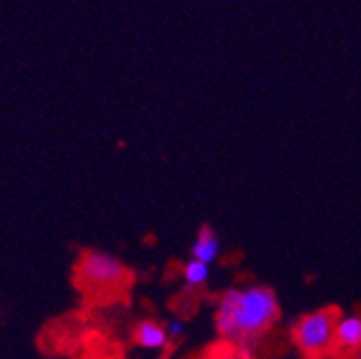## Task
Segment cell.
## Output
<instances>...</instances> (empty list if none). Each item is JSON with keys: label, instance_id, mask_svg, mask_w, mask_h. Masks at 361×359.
Wrapping results in <instances>:
<instances>
[{"label": "cell", "instance_id": "cell-3", "mask_svg": "<svg viewBox=\"0 0 361 359\" xmlns=\"http://www.w3.org/2000/svg\"><path fill=\"white\" fill-rule=\"evenodd\" d=\"M131 280V269L110 252L86 250L75 262V282L86 293H121Z\"/></svg>", "mask_w": 361, "mask_h": 359}, {"label": "cell", "instance_id": "cell-2", "mask_svg": "<svg viewBox=\"0 0 361 359\" xmlns=\"http://www.w3.org/2000/svg\"><path fill=\"white\" fill-rule=\"evenodd\" d=\"M342 308L336 303L303 312L290 323L288 336L301 359H327L336 325L342 317Z\"/></svg>", "mask_w": 361, "mask_h": 359}, {"label": "cell", "instance_id": "cell-5", "mask_svg": "<svg viewBox=\"0 0 361 359\" xmlns=\"http://www.w3.org/2000/svg\"><path fill=\"white\" fill-rule=\"evenodd\" d=\"M131 340L135 346L145 351H164L172 344L166 323L157 319H142L135 323L131 329Z\"/></svg>", "mask_w": 361, "mask_h": 359}, {"label": "cell", "instance_id": "cell-4", "mask_svg": "<svg viewBox=\"0 0 361 359\" xmlns=\"http://www.w3.org/2000/svg\"><path fill=\"white\" fill-rule=\"evenodd\" d=\"M357 353H361V312L342 314L327 359H353Z\"/></svg>", "mask_w": 361, "mask_h": 359}, {"label": "cell", "instance_id": "cell-7", "mask_svg": "<svg viewBox=\"0 0 361 359\" xmlns=\"http://www.w3.org/2000/svg\"><path fill=\"white\" fill-rule=\"evenodd\" d=\"M209 276H211V264H207V262H202L198 258L188 260L183 264V269H180V278H183V284L190 291L202 288L209 282Z\"/></svg>", "mask_w": 361, "mask_h": 359}, {"label": "cell", "instance_id": "cell-9", "mask_svg": "<svg viewBox=\"0 0 361 359\" xmlns=\"http://www.w3.org/2000/svg\"><path fill=\"white\" fill-rule=\"evenodd\" d=\"M166 327H168V336H170V342H172V344H176L178 340H183V336H185V325H183V321L174 319V321L166 323Z\"/></svg>", "mask_w": 361, "mask_h": 359}, {"label": "cell", "instance_id": "cell-10", "mask_svg": "<svg viewBox=\"0 0 361 359\" xmlns=\"http://www.w3.org/2000/svg\"><path fill=\"white\" fill-rule=\"evenodd\" d=\"M353 359H361V353H357V355H355Z\"/></svg>", "mask_w": 361, "mask_h": 359}, {"label": "cell", "instance_id": "cell-1", "mask_svg": "<svg viewBox=\"0 0 361 359\" xmlns=\"http://www.w3.org/2000/svg\"><path fill=\"white\" fill-rule=\"evenodd\" d=\"M282 303L269 284H235L215 295L213 327L217 340L258 351L280 327Z\"/></svg>", "mask_w": 361, "mask_h": 359}, {"label": "cell", "instance_id": "cell-6", "mask_svg": "<svg viewBox=\"0 0 361 359\" xmlns=\"http://www.w3.org/2000/svg\"><path fill=\"white\" fill-rule=\"evenodd\" d=\"M217 256H219V237L209 224H202L194 243H192V258H198V260L211 264L217 260Z\"/></svg>", "mask_w": 361, "mask_h": 359}, {"label": "cell", "instance_id": "cell-8", "mask_svg": "<svg viewBox=\"0 0 361 359\" xmlns=\"http://www.w3.org/2000/svg\"><path fill=\"white\" fill-rule=\"evenodd\" d=\"M204 359H258V355L252 348L237 346V344L224 342V340H217L215 346H211L209 351H204Z\"/></svg>", "mask_w": 361, "mask_h": 359}]
</instances>
